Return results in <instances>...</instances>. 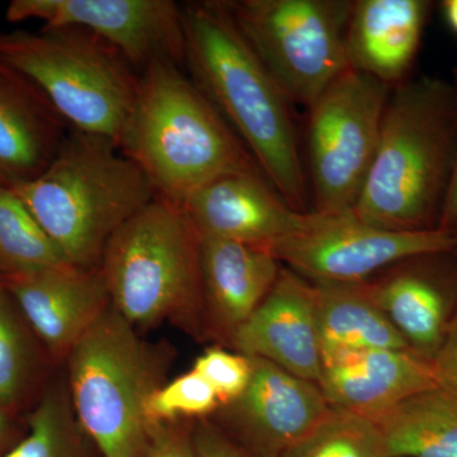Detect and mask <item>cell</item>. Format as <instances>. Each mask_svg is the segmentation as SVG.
I'll list each match as a JSON object with an SVG mask.
<instances>
[{
  "mask_svg": "<svg viewBox=\"0 0 457 457\" xmlns=\"http://www.w3.org/2000/svg\"><path fill=\"white\" fill-rule=\"evenodd\" d=\"M453 249L451 230H390L360 220L352 212H312L303 230L266 251L311 284L360 285L400 262Z\"/></svg>",
  "mask_w": 457,
  "mask_h": 457,
  "instance_id": "10",
  "label": "cell"
},
{
  "mask_svg": "<svg viewBox=\"0 0 457 457\" xmlns=\"http://www.w3.org/2000/svg\"><path fill=\"white\" fill-rule=\"evenodd\" d=\"M200 237L269 249L299 233L312 212L293 209L261 171L228 174L198 189L182 204Z\"/></svg>",
  "mask_w": 457,
  "mask_h": 457,
  "instance_id": "14",
  "label": "cell"
},
{
  "mask_svg": "<svg viewBox=\"0 0 457 457\" xmlns=\"http://www.w3.org/2000/svg\"><path fill=\"white\" fill-rule=\"evenodd\" d=\"M11 437V425H9V414L0 407V457L7 453V446Z\"/></svg>",
  "mask_w": 457,
  "mask_h": 457,
  "instance_id": "33",
  "label": "cell"
},
{
  "mask_svg": "<svg viewBox=\"0 0 457 457\" xmlns=\"http://www.w3.org/2000/svg\"><path fill=\"white\" fill-rule=\"evenodd\" d=\"M319 387L330 407L378 420L405 399L440 386L431 360L407 350H371L324 363Z\"/></svg>",
  "mask_w": 457,
  "mask_h": 457,
  "instance_id": "16",
  "label": "cell"
},
{
  "mask_svg": "<svg viewBox=\"0 0 457 457\" xmlns=\"http://www.w3.org/2000/svg\"><path fill=\"white\" fill-rule=\"evenodd\" d=\"M228 342L239 353L270 361L297 378L318 384L323 357L311 282L282 269L266 299Z\"/></svg>",
  "mask_w": 457,
  "mask_h": 457,
  "instance_id": "15",
  "label": "cell"
},
{
  "mask_svg": "<svg viewBox=\"0 0 457 457\" xmlns=\"http://www.w3.org/2000/svg\"><path fill=\"white\" fill-rule=\"evenodd\" d=\"M281 457H389L374 420L343 409L330 408L306 437Z\"/></svg>",
  "mask_w": 457,
  "mask_h": 457,
  "instance_id": "25",
  "label": "cell"
},
{
  "mask_svg": "<svg viewBox=\"0 0 457 457\" xmlns=\"http://www.w3.org/2000/svg\"><path fill=\"white\" fill-rule=\"evenodd\" d=\"M438 385L457 395V314L432 360Z\"/></svg>",
  "mask_w": 457,
  "mask_h": 457,
  "instance_id": "31",
  "label": "cell"
},
{
  "mask_svg": "<svg viewBox=\"0 0 457 457\" xmlns=\"http://www.w3.org/2000/svg\"><path fill=\"white\" fill-rule=\"evenodd\" d=\"M0 59L29 77L74 130L119 140L140 74L80 27L0 31Z\"/></svg>",
  "mask_w": 457,
  "mask_h": 457,
  "instance_id": "7",
  "label": "cell"
},
{
  "mask_svg": "<svg viewBox=\"0 0 457 457\" xmlns=\"http://www.w3.org/2000/svg\"><path fill=\"white\" fill-rule=\"evenodd\" d=\"M66 261L98 269L108 240L156 197L116 141L74 130L37 179L14 188Z\"/></svg>",
  "mask_w": 457,
  "mask_h": 457,
  "instance_id": "4",
  "label": "cell"
},
{
  "mask_svg": "<svg viewBox=\"0 0 457 457\" xmlns=\"http://www.w3.org/2000/svg\"><path fill=\"white\" fill-rule=\"evenodd\" d=\"M221 407L212 385L195 370L162 384L146 400L145 416L150 427L180 422L186 418L204 420Z\"/></svg>",
  "mask_w": 457,
  "mask_h": 457,
  "instance_id": "27",
  "label": "cell"
},
{
  "mask_svg": "<svg viewBox=\"0 0 457 457\" xmlns=\"http://www.w3.org/2000/svg\"><path fill=\"white\" fill-rule=\"evenodd\" d=\"M445 16L451 29L457 33V0H447L444 3Z\"/></svg>",
  "mask_w": 457,
  "mask_h": 457,
  "instance_id": "34",
  "label": "cell"
},
{
  "mask_svg": "<svg viewBox=\"0 0 457 457\" xmlns=\"http://www.w3.org/2000/svg\"><path fill=\"white\" fill-rule=\"evenodd\" d=\"M27 435L3 457H87L84 432L75 417L68 385H47L27 417Z\"/></svg>",
  "mask_w": 457,
  "mask_h": 457,
  "instance_id": "23",
  "label": "cell"
},
{
  "mask_svg": "<svg viewBox=\"0 0 457 457\" xmlns=\"http://www.w3.org/2000/svg\"><path fill=\"white\" fill-rule=\"evenodd\" d=\"M389 457H457V395L437 386L375 420Z\"/></svg>",
  "mask_w": 457,
  "mask_h": 457,
  "instance_id": "22",
  "label": "cell"
},
{
  "mask_svg": "<svg viewBox=\"0 0 457 457\" xmlns=\"http://www.w3.org/2000/svg\"><path fill=\"white\" fill-rule=\"evenodd\" d=\"M451 231H453V237H455V249H453V253L457 254V224L455 225V227L451 228Z\"/></svg>",
  "mask_w": 457,
  "mask_h": 457,
  "instance_id": "35",
  "label": "cell"
},
{
  "mask_svg": "<svg viewBox=\"0 0 457 457\" xmlns=\"http://www.w3.org/2000/svg\"><path fill=\"white\" fill-rule=\"evenodd\" d=\"M428 9L423 0L353 2L345 33L350 68L390 87L407 79Z\"/></svg>",
  "mask_w": 457,
  "mask_h": 457,
  "instance_id": "19",
  "label": "cell"
},
{
  "mask_svg": "<svg viewBox=\"0 0 457 457\" xmlns=\"http://www.w3.org/2000/svg\"><path fill=\"white\" fill-rule=\"evenodd\" d=\"M198 237L204 308L213 329L230 341L272 290L282 270L281 262L257 246Z\"/></svg>",
  "mask_w": 457,
  "mask_h": 457,
  "instance_id": "18",
  "label": "cell"
},
{
  "mask_svg": "<svg viewBox=\"0 0 457 457\" xmlns=\"http://www.w3.org/2000/svg\"><path fill=\"white\" fill-rule=\"evenodd\" d=\"M71 129L29 77L0 59V187L37 179Z\"/></svg>",
  "mask_w": 457,
  "mask_h": 457,
  "instance_id": "17",
  "label": "cell"
},
{
  "mask_svg": "<svg viewBox=\"0 0 457 457\" xmlns=\"http://www.w3.org/2000/svg\"><path fill=\"white\" fill-rule=\"evenodd\" d=\"M192 441L197 457H255L204 418L195 426Z\"/></svg>",
  "mask_w": 457,
  "mask_h": 457,
  "instance_id": "30",
  "label": "cell"
},
{
  "mask_svg": "<svg viewBox=\"0 0 457 457\" xmlns=\"http://www.w3.org/2000/svg\"><path fill=\"white\" fill-rule=\"evenodd\" d=\"M290 104L309 108L350 69L351 0H224Z\"/></svg>",
  "mask_w": 457,
  "mask_h": 457,
  "instance_id": "8",
  "label": "cell"
},
{
  "mask_svg": "<svg viewBox=\"0 0 457 457\" xmlns=\"http://www.w3.org/2000/svg\"><path fill=\"white\" fill-rule=\"evenodd\" d=\"M5 20L80 27L120 51L139 74L158 62L185 66L182 4L173 0H12Z\"/></svg>",
  "mask_w": 457,
  "mask_h": 457,
  "instance_id": "11",
  "label": "cell"
},
{
  "mask_svg": "<svg viewBox=\"0 0 457 457\" xmlns=\"http://www.w3.org/2000/svg\"><path fill=\"white\" fill-rule=\"evenodd\" d=\"M182 16L189 77L286 203L297 212H311L290 101L237 29L224 0L186 3Z\"/></svg>",
  "mask_w": 457,
  "mask_h": 457,
  "instance_id": "1",
  "label": "cell"
},
{
  "mask_svg": "<svg viewBox=\"0 0 457 457\" xmlns=\"http://www.w3.org/2000/svg\"><path fill=\"white\" fill-rule=\"evenodd\" d=\"M192 370L212 385L222 407L245 393L252 378V361L245 354L212 347L198 357Z\"/></svg>",
  "mask_w": 457,
  "mask_h": 457,
  "instance_id": "28",
  "label": "cell"
},
{
  "mask_svg": "<svg viewBox=\"0 0 457 457\" xmlns=\"http://www.w3.org/2000/svg\"><path fill=\"white\" fill-rule=\"evenodd\" d=\"M0 278L32 335L54 359H66L111 306L99 269L62 263Z\"/></svg>",
  "mask_w": 457,
  "mask_h": 457,
  "instance_id": "13",
  "label": "cell"
},
{
  "mask_svg": "<svg viewBox=\"0 0 457 457\" xmlns=\"http://www.w3.org/2000/svg\"><path fill=\"white\" fill-rule=\"evenodd\" d=\"M31 330L0 278V407L8 414L22 405L36 368Z\"/></svg>",
  "mask_w": 457,
  "mask_h": 457,
  "instance_id": "26",
  "label": "cell"
},
{
  "mask_svg": "<svg viewBox=\"0 0 457 457\" xmlns=\"http://www.w3.org/2000/svg\"><path fill=\"white\" fill-rule=\"evenodd\" d=\"M252 378L245 393L219 408L227 435L255 457H281L329 413L317 383L270 361L249 357Z\"/></svg>",
  "mask_w": 457,
  "mask_h": 457,
  "instance_id": "12",
  "label": "cell"
},
{
  "mask_svg": "<svg viewBox=\"0 0 457 457\" xmlns=\"http://www.w3.org/2000/svg\"><path fill=\"white\" fill-rule=\"evenodd\" d=\"M392 89L350 68L308 108L312 212L353 209L374 161Z\"/></svg>",
  "mask_w": 457,
  "mask_h": 457,
  "instance_id": "9",
  "label": "cell"
},
{
  "mask_svg": "<svg viewBox=\"0 0 457 457\" xmlns=\"http://www.w3.org/2000/svg\"><path fill=\"white\" fill-rule=\"evenodd\" d=\"M68 390L75 417L104 457H145L146 400L163 384L162 352L112 306L75 345Z\"/></svg>",
  "mask_w": 457,
  "mask_h": 457,
  "instance_id": "5",
  "label": "cell"
},
{
  "mask_svg": "<svg viewBox=\"0 0 457 457\" xmlns=\"http://www.w3.org/2000/svg\"><path fill=\"white\" fill-rule=\"evenodd\" d=\"M407 263L380 281L365 282V287L411 350L432 361L449 326L446 296L425 266Z\"/></svg>",
  "mask_w": 457,
  "mask_h": 457,
  "instance_id": "21",
  "label": "cell"
},
{
  "mask_svg": "<svg viewBox=\"0 0 457 457\" xmlns=\"http://www.w3.org/2000/svg\"><path fill=\"white\" fill-rule=\"evenodd\" d=\"M111 306L137 329L204 308L200 237L182 206L155 197L108 240L98 267Z\"/></svg>",
  "mask_w": 457,
  "mask_h": 457,
  "instance_id": "6",
  "label": "cell"
},
{
  "mask_svg": "<svg viewBox=\"0 0 457 457\" xmlns=\"http://www.w3.org/2000/svg\"><path fill=\"white\" fill-rule=\"evenodd\" d=\"M69 263L13 189L0 187V276Z\"/></svg>",
  "mask_w": 457,
  "mask_h": 457,
  "instance_id": "24",
  "label": "cell"
},
{
  "mask_svg": "<svg viewBox=\"0 0 457 457\" xmlns=\"http://www.w3.org/2000/svg\"><path fill=\"white\" fill-rule=\"evenodd\" d=\"M312 285L323 365L356 352L411 348L371 299L365 284Z\"/></svg>",
  "mask_w": 457,
  "mask_h": 457,
  "instance_id": "20",
  "label": "cell"
},
{
  "mask_svg": "<svg viewBox=\"0 0 457 457\" xmlns=\"http://www.w3.org/2000/svg\"><path fill=\"white\" fill-rule=\"evenodd\" d=\"M457 149L453 83L431 75L393 87L374 161L352 212L390 230L438 228Z\"/></svg>",
  "mask_w": 457,
  "mask_h": 457,
  "instance_id": "2",
  "label": "cell"
},
{
  "mask_svg": "<svg viewBox=\"0 0 457 457\" xmlns=\"http://www.w3.org/2000/svg\"><path fill=\"white\" fill-rule=\"evenodd\" d=\"M455 92L456 110H457V68L455 74H453V80H451ZM457 224V149L455 165H453V177H451V183L449 192H447L446 201H445L444 209H442L440 225L438 228L442 230H451Z\"/></svg>",
  "mask_w": 457,
  "mask_h": 457,
  "instance_id": "32",
  "label": "cell"
},
{
  "mask_svg": "<svg viewBox=\"0 0 457 457\" xmlns=\"http://www.w3.org/2000/svg\"><path fill=\"white\" fill-rule=\"evenodd\" d=\"M145 457H197L192 432L180 422L152 426Z\"/></svg>",
  "mask_w": 457,
  "mask_h": 457,
  "instance_id": "29",
  "label": "cell"
},
{
  "mask_svg": "<svg viewBox=\"0 0 457 457\" xmlns=\"http://www.w3.org/2000/svg\"><path fill=\"white\" fill-rule=\"evenodd\" d=\"M117 145L140 168L156 197L179 206L213 180L261 171L219 111L176 62H154L141 71Z\"/></svg>",
  "mask_w": 457,
  "mask_h": 457,
  "instance_id": "3",
  "label": "cell"
}]
</instances>
